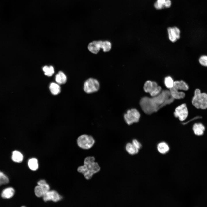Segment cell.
Instances as JSON below:
<instances>
[{
	"instance_id": "obj_1",
	"label": "cell",
	"mask_w": 207,
	"mask_h": 207,
	"mask_svg": "<svg viewBox=\"0 0 207 207\" xmlns=\"http://www.w3.org/2000/svg\"><path fill=\"white\" fill-rule=\"evenodd\" d=\"M174 99L169 90H164L158 95L152 97H142L140 101V104L143 111L147 114H150L172 103Z\"/></svg>"
},
{
	"instance_id": "obj_2",
	"label": "cell",
	"mask_w": 207,
	"mask_h": 207,
	"mask_svg": "<svg viewBox=\"0 0 207 207\" xmlns=\"http://www.w3.org/2000/svg\"><path fill=\"white\" fill-rule=\"evenodd\" d=\"M100 167L98 163L95 162V158L93 156H88L84 160V165L79 166L78 171L82 174L87 180L91 179L94 174L99 171Z\"/></svg>"
},
{
	"instance_id": "obj_3",
	"label": "cell",
	"mask_w": 207,
	"mask_h": 207,
	"mask_svg": "<svg viewBox=\"0 0 207 207\" xmlns=\"http://www.w3.org/2000/svg\"><path fill=\"white\" fill-rule=\"evenodd\" d=\"M192 105L198 109L205 110L207 108V93L202 92L199 88H196L191 100Z\"/></svg>"
},
{
	"instance_id": "obj_4",
	"label": "cell",
	"mask_w": 207,
	"mask_h": 207,
	"mask_svg": "<svg viewBox=\"0 0 207 207\" xmlns=\"http://www.w3.org/2000/svg\"><path fill=\"white\" fill-rule=\"evenodd\" d=\"M95 143L94 138L91 135L83 134L78 137L77 139L78 146L84 150H88L91 148Z\"/></svg>"
},
{
	"instance_id": "obj_5",
	"label": "cell",
	"mask_w": 207,
	"mask_h": 207,
	"mask_svg": "<svg viewBox=\"0 0 207 207\" xmlns=\"http://www.w3.org/2000/svg\"><path fill=\"white\" fill-rule=\"evenodd\" d=\"M140 117L139 112L135 108L128 110L124 115V121L128 125L138 122Z\"/></svg>"
},
{
	"instance_id": "obj_6",
	"label": "cell",
	"mask_w": 207,
	"mask_h": 207,
	"mask_svg": "<svg viewBox=\"0 0 207 207\" xmlns=\"http://www.w3.org/2000/svg\"><path fill=\"white\" fill-rule=\"evenodd\" d=\"M99 88V84L96 79L90 78L86 80L84 84L83 89L87 93L89 94L96 92Z\"/></svg>"
},
{
	"instance_id": "obj_7",
	"label": "cell",
	"mask_w": 207,
	"mask_h": 207,
	"mask_svg": "<svg viewBox=\"0 0 207 207\" xmlns=\"http://www.w3.org/2000/svg\"><path fill=\"white\" fill-rule=\"evenodd\" d=\"M188 111L186 105L185 103L182 104L177 106L175 109L174 115L175 117L178 118L181 121L186 119L188 115Z\"/></svg>"
},
{
	"instance_id": "obj_8",
	"label": "cell",
	"mask_w": 207,
	"mask_h": 207,
	"mask_svg": "<svg viewBox=\"0 0 207 207\" xmlns=\"http://www.w3.org/2000/svg\"><path fill=\"white\" fill-rule=\"evenodd\" d=\"M43 197L45 202L51 200L57 202L60 200L61 198L58 193L55 190L49 191L45 193Z\"/></svg>"
},
{
	"instance_id": "obj_9",
	"label": "cell",
	"mask_w": 207,
	"mask_h": 207,
	"mask_svg": "<svg viewBox=\"0 0 207 207\" xmlns=\"http://www.w3.org/2000/svg\"><path fill=\"white\" fill-rule=\"evenodd\" d=\"M101 41H94L90 43L88 46L89 50L93 53H97L101 49Z\"/></svg>"
},
{
	"instance_id": "obj_10",
	"label": "cell",
	"mask_w": 207,
	"mask_h": 207,
	"mask_svg": "<svg viewBox=\"0 0 207 207\" xmlns=\"http://www.w3.org/2000/svg\"><path fill=\"white\" fill-rule=\"evenodd\" d=\"M192 129L195 135L197 136H201L204 134L205 128L202 123H196L193 124Z\"/></svg>"
},
{
	"instance_id": "obj_11",
	"label": "cell",
	"mask_w": 207,
	"mask_h": 207,
	"mask_svg": "<svg viewBox=\"0 0 207 207\" xmlns=\"http://www.w3.org/2000/svg\"><path fill=\"white\" fill-rule=\"evenodd\" d=\"M173 87L178 90L187 91L189 89L187 83L183 80L174 81Z\"/></svg>"
},
{
	"instance_id": "obj_12",
	"label": "cell",
	"mask_w": 207,
	"mask_h": 207,
	"mask_svg": "<svg viewBox=\"0 0 207 207\" xmlns=\"http://www.w3.org/2000/svg\"><path fill=\"white\" fill-rule=\"evenodd\" d=\"M169 91L172 97L175 99H180L184 98L185 94L183 91H179L173 87L170 89Z\"/></svg>"
},
{
	"instance_id": "obj_13",
	"label": "cell",
	"mask_w": 207,
	"mask_h": 207,
	"mask_svg": "<svg viewBox=\"0 0 207 207\" xmlns=\"http://www.w3.org/2000/svg\"><path fill=\"white\" fill-rule=\"evenodd\" d=\"M158 85L157 83L155 81L147 80L145 83L143 88L145 92L150 93Z\"/></svg>"
},
{
	"instance_id": "obj_14",
	"label": "cell",
	"mask_w": 207,
	"mask_h": 207,
	"mask_svg": "<svg viewBox=\"0 0 207 207\" xmlns=\"http://www.w3.org/2000/svg\"><path fill=\"white\" fill-rule=\"evenodd\" d=\"M15 192V190L12 187L6 188L2 191L1 196L4 199H9L14 196Z\"/></svg>"
},
{
	"instance_id": "obj_15",
	"label": "cell",
	"mask_w": 207,
	"mask_h": 207,
	"mask_svg": "<svg viewBox=\"0 0 207 207\" xmlns=\"http://www.w3.org/2000/svg\"><path fill=\"white\" fill-rule=\"evenodd\" d=\"M157 148L160 153L163 154L167 153L169 150L168 145L164 142L159 143L157 145Z\"/></svg>"
},
{
	"instance_id": "obj_16",
	"label": "cell",
	"mask_w": 207,
	"mask_h": 207,
	"mask_svg": "<svg viewBox=\"0 0 207 207\" xmlns=\"http://www.w3.org/2000/svg\"><path fill=\"white\" fill-rule=\"evenodd\" d=\"M125 150L129 154L132 155L136 154L139 152V150L131 143H128L126 144Z\"/></svg>"
},
{
	"instance_id": "obj_17",
	"label": "cell",
	"mask_w": 207,
	"mask_h": 207,
	"mask_svg": "<svg viewBox=\"0 0 207 207\" xmlns=\"http://www.w3.org/2000/svg\"><path fill=\"white\" fill-rule=\"evenodd\" d=\"M23 158L22 154L19 151L15 150L12 152V158L14 162L17 163L21 162L23 160Z\"/></svg>"
},
{
	"instance_id": "obj_18",
	"label": "cell",
	"mask_w": 207,
	"mask_h": 207,
	"mask_svg": "<svg viewBox=\"0 0 207 207\" xmlns=\"http://www.w3.org/2000/svg\"><path fill=\"white\" fill-rule=\"evenodd\" d=\"M67 78L64 74L61 71L59 72L55 76V80L58 84H62L65 83L66 81Z\"/></svg>"
},
{
	"instance_id": "obj_19",
	"label": "cell",
	"mask_w": 207,
	"mask_h": 207,
	"mask_svg": "<svg viewBox=\"0 0 207 207\" xmlns=\"http://www.w3.org/2000/svg\"><path fill=\"white\" fill-rule=\"evenodd\" d=\"M49 88L51 93L53 95H57L60 92V87L57 83H51L50 84Z\"/></svg>"
},
{
	"instance_id": "obj_20",
	"label": "cell",
	"mask_w": 207,
	"mask_h": 207,
	"mask_svg": "<svg viewBox=\"0 0 207 207\" xmlns=\"http://www.w3.org/2000/svg\"><path fill=\"white\" fill-rule=\"evenodd\" d=\"M168 38L172 42H176L177 39V35L172 27H169L167 29Z\"/></svg>"
},
{
	"instance_id": "obj_21",
	"label": "cell",
	"mask_w": 207,
	"mask_h": 207,
	"mask_svg": "<svg viewBox=\"0 0 207 207\" xmlns=\"http://www.w3.org/2000/svg\"><path fill=\"white\" fill-rule=\"evenodd\" d=\"M28 164L29 168L32 170H35L38 168V161L35 158L30 159L28 160Z\"/></svg>"
},
{
	"instance_id": "obj_22",
	"label": "cell",
	"mask_w": 207,
	"mask_h": 207,
	"mask_svg": "<svg viewBox=\"0 0 207 207\" xmlns=\"http://www.w3.org/2000/svg\"><path fill=\"white\" fill-rule=\"evenodd\" d=\"M101 49H103L104 52H106L109 51L111 48V43L108 41H101Z\"/></svg>"
},
{
	"instance_id": "obj_23",
	"label": "cell",
	"mask_w": 207,
	"mask_h": 207,
	"mask_svg": "<svg viewBox=\"0 0 207 207\" xmlns=\"http://www.w3.org/2000/svg\"><path fill=\"white\" fill-rule=\"evenodd\" d=\"M43 70L45 75L48 76H51L54 72V68L52 66H45L43 67Z\"/></svg>"
},
{
	"instance_id": "obj_24",
	"label": "cell",
	"mask_w": 207,
	"mask_h": 207,
	"mask_svg": "<svg viewBox=\"0 0 207 207\" xmlns=\"http://www.w3.org/2000/svg\"><path fill=\"white\" fill-rule=\"evenodd\" d=\"M174 81L170 76L166 77L164 80V83L166 87L170 89L173 86Z\"/></svg>"
},
{
	"instance_id": "obj_25",
	"label": "cell",
	"mask_w": 207,
	"mask_h": 207,
	"mask_svg": "<svg viewBox=\"0 0 207 207\" xmlns=\"http://www.w3.org/2000/svg\"><path fill=\"white\" fill-rule=\"evenodd\" d=\"M9 182L8 177L0 170V186L7 184Z\"/></svg>"
},
{
	"instance_id": "obj_26",
	"label": "cell",
	"mask_w": 207,
	"mask_h": 207,
	"mask_svg": "<svg viewBox=\"0 0 207 207\" xmlns=\"http://www.w3.org/2000/svg\"><path fill=\"white\" fill-rule=\"evenodd\" d=\"M198 61L201 66L207 67V55H201L198 58Z\"/></svg>"
},
{
	"instance_id": "obj_27",
	"label": "cell",
	"mask_w": 207,
	"mask_h": 207,
	"mask_svg": "<svg viewBox=\"0 0 207 207\" xmlns=\"http://www.w3.org/2000/svg\"><path fill=\"white\" fill-rule=\"evenodd\" d=\"M34 193L38 197H43L44 194L43 191L41 187L38 185L34 188Z\"/></svg>"
},
{
	"instance_id": "obj_28",
	"label": "cell",
	"mask_w": 207,
	"mask_h": 207,
	"mask_svg": "<svg viewBox=\"0 0 207 207\" xmlns=\"http://www.w3.org/2000/svg\"><path fill=\"white\" fill-rule=\"evenodd\" d=\"M162 91L161 87L160 86L158 85L153 89L150 93V94L152 97L155 96L159 94Z\"/></svg>"
},
{
	"instance_id": "obj_29",
	"label": "cell",
	"mask_w": 207,
	"mask_h": 207,
	"mask_svg": "<svg viewBox=\"0 0 207 207\" xmlns=\"http://www.w3.org/2000/svg\"><path fill=\"white\" fill-rule=\"evenodd\" d=\"M133 145L138 150L140 149L142 147L141 143L137 139H134L132 140V143Z\"/></svg>"
},
{
	"instance_id": "obj_30",
	"label": "cell",
	"mask_w": 207,
	"mask_h": 207,
	"mask_svg": "<svg viewBox=\"0 0 207 207\" xmlns=\"http://www.w3.org/2000/svg\"><path fill=\"white\" fill-rule=\"evenodd\" d=\"M43 189L44 193L49 191L50 189L49 186L46 183L40 186Z\"/></svg>"
},
{
	"instance_id": "obj_31",
	"label": "cell",
	"mask_w": 207,
	"mask_h": 207,
	"mask_svg": "<svg viewBox=\"0 0 207 207\" xmlns=\"http://www.w3.org/2000/svg\"><path fill=\"white\" fill-rule=\"evenodd\" d=\"M154 6L157 9H160L163 8L164 6L163 5H160L156 2L154 4Z\"/></svg>"
},
{
	"instance_id": "obj_32",
	"label": "cell",
	"mask_w": 207,
	"mask_h": 207,
	"mask_svg": "<svg viewBox=\"0 0 207 207\" xmlns=\"http://www.w3.org/2000/svg\"><path fill=\"white\" fill-rule=\"evenodd\" d=\"M171 5V2L170 0H166L164 5V7L166 8L169 7Z\"/></svg>"
},
{
	"instance_id": "obj_33",
	"label": "cell",
	"mask_w": 207,
	"mask_h": 207,
	"mask_svg": "<svg viewBox=\"0 0 207 207\" xmlns=\"http://www.w3.org/2000/svg\"><path fill=\"white\" fill-rule=\"evenodd\" d=\"M166 1V0H157L156 2L159 4L164 6Z\"/></svg>"
},
{
	"instance_id": "obj_34",
	"label": "cell",
	"mask_w": 207,
	"mask_h": 207,
	"mask_svg": "<svg viewBox=\"0 0 207 207\" xmlns=\"http://www.w3.org/2000/svg\"><path fill=\"white\" fill-rule=\"evenodd\" d=\"M46 183V181L44 180H41L38 181L37 183L38 185L40 186L41 185Z\"/></svg>"
}]
</instances>
